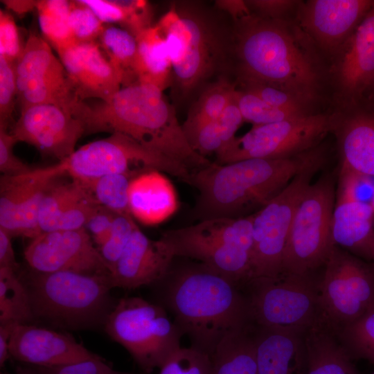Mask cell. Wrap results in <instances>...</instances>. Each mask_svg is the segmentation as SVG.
Returning a JSON list of instances; mask_svg holds the SVG:
<instances>
[{
    "instance_id": "30bf717a",
    "label": "cell",
    "mask_w": 374,
    "mask_h": 374,
    "mask_svg": "<svg viewBox=\"0 0 374 374\" xmlns=\"http://www.w3.org/2000/svg\"><path fill=\"white\" fill-rule=\"evenodd\" d=\"M247 285L251 319L258 326L308 329L322 321L319 281L310 274H282Z\"/></svg>"
},
{
    "instance_id": "d6986e66",
    "label": "cell",
    "mask_w": 374,
    "mask_h": 374,
    "mask_svg": "<svg viewBox=\"0 0 374 374\" xmlns=\"http://www.w3.org/2000/svg\"><path fill=\"white\" fill-rule=\"evenodd\" d=\"M334 57L331 73L337 96L354 106L374 79V4Z\"/></svg>"
},
{
    "instance_id": "f35d334b",
    "label": "cell",
    "mask_w": 374,
    "mask_h": 374,
    "mask_svg": "<svg viewBox=\"0 0 374 374\" xmlns=\"http://www.w3.org/2000/svg\"><path fill=\"white\" fill-rule=\"evenodd\" d=\"M237 104L243 117L253 125L269 124L306 115H300L274 107L253 93L244 90L235 91Z\"/></svg>"
},
{
    "instance_id": "9a60e30c",
    "label": "cell",
    "mask_w": 374,
    "mask_h": 374,
    "mask_svg": "<svg viewBox=\"0 0 374 374\" xmlns=\"http://www.w3.org/2000/svg\"><path fill=\"white\" fill-rule=\"evenodd\" d=\"M24 258L37 272L110 275L108 266L84 228L41 233L26 247Z\"/></svg>"
},
{
    "instance_id": "2e32d148",
    "label": "cell",
    "mask_w": 374,
    "mask_h": 374,
    "mask_svg": "<svg viewBox=\"0 0 374 374\" xmlns=\"http://www.w3.org/2000/svg\"><path fill=\"white\" fill-rule=\"evenodd\" d=\"M369 177L341 165L335 192L331 233L334 246L371 260L374 244V208L360 199Z\"/></svg>"
},
{
    "instance_id": "ffe728a7",
    "label": "cell",
    "mask_w": 374,
    "mask_h": 374,
    "mask_svg": "<svg viewBox=\"0 0 374 374\" xmlns=\"http://www.w3.org/2000/svg\"><path fill=\"white\" fill-rule=\"evenodd\" d=\"M175 258L164 239L152 240L136 226L110 274L112 288L133 290L157 284L166 276Z\"/></svg>"
},
{
    "instance_id": "277c9868",
    "label": "cell",
    "mask_w": 374,
    "mask_h": 374,
    "mask_svg": "<svg viewBox=\"0 0 374 374\" xmlns=\"http://www.w3.org/2000/svg\"><path fill=\"white\" fill-rule=\"evenodd\" d=\"M323 159V152L319 145L286 158L212 163L191 173V186L199 190L194 215L199 221L253 215L281 192L299 172Z\"/></svg>"
},
{
    "instance_id": "cb8c5ba5",
    "label": "cell",
    "mask_w": 374,
    "mask_h": 374,
    "mask_svg": "<svg viewBox=\"0 0 374 374\" xmlns=\"http://www.w3.org/2000/svg\"><path fill=\"white\" fill-rule=\"evenodd\" d=\"M184 23L183 40L172 62V72L181 91L190 92L211 70L215 43L204 21L190 14H181Z\"/></svg>"
},
{
    "instance_id": "4dcf8cb0",
    "label": "cell",
    "mask_w": 374,
    "mask_h": 374,
    "mask_svg": "<svg viewBox=\"0 0 374 374\" xmlns=\"http://www.w3.org/2000/svg\"><path fill=\"white\" fill-rule=\"evenodd\" d=\"M104 24H120L137 35L152 26V12L145 1L81 0Z\"/></svg>"
},
{
    "instance_id": "603a6c76",
    "label": "cell",
    "mask_w": 374,
    "mask_h": 374,
    "mask_svg": "<svg viewBox=\"0 0 374 374\" xmlns=\"http://www.w3.org/2000/svg\"><path fill=\"white\" fill-rule=\"evenodd\" d=\"M307 330L256 325L258 374H305Z\"/></svg>"
},
{
    "instance_id": "d4e9b609",
    "label": "cell",
    "mask_w": 374,
    "mask_h": 374,
    "mask_svg": "<svg viewBox=\"0 0 374 374\" xmlns=\"http://www.w3.org/2000/svg\"><path fill=\"white\" fill-rule=\"evenodd\" d=\"M331 132L337 139L341 165L374 177L373 114L364 111L334 114Z\"/></svg>"
},
{
    "instance_id": "484cf974",
    "label": "cell",
    "mask_w": 374,
    "mask_h": 374,
    "mask_svg": "<svg viewBox=\"0 0 374 374\" xmlns=\"http://www.w3.org/2000/svg\"><path fill=\"white\" fill-rule=\"evenodd\" d=\"M128 202L132 217L146 225L168 219L179 204L172 184L159 170L146 171L131 179Z\"/></svg>"
},
{
    "instance_id": "9f6ffc18",
    "label": "cell",
    "mask_w": 374,
    "mask_h": 374,
    "mask_svg": "<svg viewBox=\"0 0 374 374\" xmlns=\"http://www.w3.org/2000/svg\"><path fill=\"white\" fill-rule=\"evenodd\" d=\"M1 2L17 15H23L36 8L37 1L7 0Z\"/></svg>"
},
{
    "instance_id": "74e56055",
    "label": "cell",
    "mask_w": 374,
    "mask_h": 374,
    "mask_svg": "<svg viewBox=\"0 0 374 374\" xmlns=\"http://www.w3.org/2000/svg\"><path fill=\"white\" fill-rule=\"evenodd\" d=\"M236 89L226 80L208 87L199 97L186 121L217 120L233 97Z\"/></svg>"
},
{
    "instance_id": "11a10c76",
    "label": "cell",
    "mask_w": 374,
    "mask_h": 374,
    "mask_svg": "<svg viewBox=\"0 0 374 374\" xmlns=\"http://www.w3.org/2000/svg\"><path fill=\"white\" fill-rule=\"evenodd\" d=\"M17 323L8 322L0 324V365L3 366L9 358V345Z\"/></svg>"
},
{
    "instance_id": "52a82bcc",
    "label": "cell",
    "mask_w": 374,
    "mask_h": 374,
    "mask_svg": "<svg viewBox=\"0 0 374 374\" xmlns=\"http://www.w3.org/2000/svg\"><path fill=\"white\" fill-rule=\"evenodd\" d=\"M104 326L106 333L147 373L159 369L181 347L184 335L166 310L141 297L121 299Z\"/></svg>"
},
{
    "instance_id": "681fc988",
    "label": "cell",
    "mask_w": 374,
    "mask_h": 374,
    "mask_svg": "<svg viewBox=\"0 0 374 374\" xmlns=\"http://www.w3.org/2000/svg\"><path fill=\"white\" fill-rule=\"evenodd\" d=\"M118 214L98 205L87 221L84 229L91 236L96 247L107 238Z\"/></svg>"
},
{
    "instance_id": "7402d4cb",
    "label": "cell",
    "mask_w": 374,
    "mask_h": 374,
    "mask_svg": "<svg viewBox=\"0 0 374 374\" xmlns=\"http://www.w3.org/2000/svg\"><path fill=\"white\" fill-rule=\"evenodd\" d=\"M81 100H109L122 87V80L98 42L77 44L57 52Z\"/></svg>"
},
{
    "instance_id": "db71d44e",
    "label": "cell",
    "mask_w": 374,
    "mask_h": 374,
    "mask_svg": "<svg viewBox=\"0 0 374 374\" xmlns=\"http://www.w3.org/2000/svg\"><path fill=\"white\" fill-rule=\"evenodd\" d=\"M215 4L220 10L228 12L237 22L252 15L246 1L217 0L215 1Z\"/></svg>"
},
{
    "instance_id": "e0dca14e",
    "label": "cell",
    "mask_w": 374,
    "mask_h": 374,
    "mask_svg": "<svg viewBox=\"0 0 374 374\" xmlns=\"http://www.w3.org/2000/svg\"><path fill=\"white\" fill-rule=\"evenodd\" d=\"M10 133L17 142L32 145L61 161L75 150L85 131L81 121L70 112L54 105L39 104L21 109Z\"/></svg>"
},
{
    "instance_id": "f1b7e54d",
    "label": "cell",
    "mask_w": 374,
    "mask_h": 374,
    "mask_svg": "<svg viewBox=\"0 0 374 374\" xmlns=\"http://www.w3.org/2000/svg\"><path fill=\"white\" fill-rule=\"evenodd\" d=\"M135 37L138 44V80L163 91L170 83L172 66L159 28L157 25L152 26Z\"/></svg>"
},
{
    "instance_id": "d6a6232c",
    "label": "cell",
    "mask_w": 374,
    "mask_h": 374,
    "mask_svg": "<svg viewBox=\"0 0 374 374\" xmlns=\"http://www.w3.org/2000/svg\"><path fill=\"white\" fill-rule=\"evenodd\" d=\"M70 1H37L36 9L43 35L57 52L77 45L69 22Z\"/></svg>"
},
{
    "instance_id": "836d02e7",
    "label": "cell",
    "mask_w": 374,
    "mask_h": 374,
    "mask_svg": "<svg viewBox=\"0 0 374 374\" xmlns=\"http://www.w3.org/2000/svg\"><path fill=\"white\" fill-rule=\"evenodd\" d=\"M60 177L51 181L43 195L38 215L40 233L57 230L61 215L83 188L77 179L64 181Z\"/></svg>"
},
{
    "instance_id": "8d00e7d4",
    "label": "cell",
    "mask_w": 374,
    "mask_h": 374,
    "mask_svg": "<svg viewBox=\"0 0 374 374\" xmlns=\"http://www.w3.org/2000/svg\"><path fill=\"white\" fill-rule=\"evenodd\" d=\"M335 334L352 359L374 364V308Z\"/></svg>"
},
{
    "instance_id": "7dc6e473",
    "label": "cell",
    "mask_w": 374,
    "mask_h": 374,
    "mask_svg": "<svg viewBox=\"0 0 374 374\" xmlns=\"http://www.w3.org/2000/svg\"><path fill=\"white\" fill-rule=\"evenodd\" d=\"M17 143L8 128L0 127V171L1 175L17 176L34 170L18 158L13 152Z\"/></svg>"
},
{
    "instance_id": "6da1fadb",
    "label": "cell",
    "mask_w": 374,
    "mask_h": 374,
    "mask_svg": "<svg viewBox=\"0 0 374 374\" xmlns=\"http://www.w3.org/2000/svg\"><path fill=\"white\" fill-rule=\"evenodd\" d=\"M156 285L161 305L172 315L190 346L210 357L227 333L252 322L240 286L200 262L177 268L172 263Z\"/></svg>"
},
{
    "instance_id": "4316f807",
    "label": "cell",
    "mask_w": 374,
    "mask_h": 374,
    "mask_svg": "<svg viewBox=\"0 0 374 374\" xmlns=\"http://www.w3.org/2000/svg\"><path fill=\"white\" fill-rule=\"evenodd\" d=\"M305 374H359L335 332L322 321L305 332Z\"/></svg>"
},
{
    "instance_id": "6125c7cd",
    "label": "cell",
    "mask_w": 374,
    "mask_h": 374,
    "mask_svg": "<svg viewBox=\"0 0 374 374\" xmlns=\"http://www.w3.org/2000/svg\"><path fill=\"white\" fill-rule=\"evenodd\" d=\"M371 112H372V113L373 114V115H374V107H373V110H372Z\"/></svg>"
},
{
    "instance_id": "8992f818",
    "label": "cell",
    "mask_w": 374,
    "mask_h": 374,
    "mask_svg": "<svg viewBox=\"0 0 374 374\" xmlns=\"http://www.w3.org/2000/svg\"><path fill=\"white\" fill-rule=\"evenodd\" d=\"M252 220L253 215L206 219L161 237L176 258L196 260L241 286L251 280Z\"/></svg>"
},
{
    "instance_id": "816d5d0a",
    "label": "cell",
    "mask_w": 374,
    "mask_h": 374,
    "mask_svg": "<svg viewBox=\"0 0 374 374\" xmlns=\"http://www.w3.org/2000/svg\"><path fill=\"white\" fill-rule=\"evenodd\" d=\"M48 374H130L113 369L97 356L61 366L46 368Z\"/></svg>"
},
{
    "instance_id": "7bdbcfd3",
    "label": "cell",
    "mask_w": 374,
    "mask_h": 374,
    "mask_svg": "<svg viewBox=\"0 0 374 374\" xmlns=\"http://www.w3.org/2000/svg\"><path fill=\"white\" fill-rule=\"evenodd\" d=\"M244 91L255 94L267 103L300 115L313 114L312 104L281 89L254 81H242Z\"/></svg>"
},
{
    "instance_id": "680465c9",
    "label": "cell",
    "mask_w": 374,
    "mask_h": 374,
    "mask_svg": "<svg viewBox=\"0 0 374 374\" xmlns=\"http://www.w3.org/2000/svg\"><path fill=\"white\" fill-rule=\"evenodd\" d=\"M371 260L373 261V265H374V244L372 247Z\"/></svg>"
},
{
    "instance_id": "d590c367",
    "label": "cell",
    "mask_w": 374,
    "mask_h": 374,
    "mask_svg": "<svg viewBox=\"0 0 374 374\" xmlns=\"http://www.w3.org/2000/svg\"><path fill=\"white\" fill-rule=\"evenodd\" d=\"M132 178L126 174H112L87 181H80L96 202L120 215H131L128 190Z\"/></svg>"
},
{
    "instance_id": "ee69618b",
    "label": "cell",
    "mask_w": 374,
    "mask_h": 374,
    "mask_svg": "<svg viewBox=\"0 0 374 374\" xmlns=\"http://www.w3.org/2000/svg\"><path fill=\"white\" fill-rule=\"evenodd\" d=\"M158 374H212V362L206 353L181 347L159 368Z\"/></svg>"
},
{
    "instance_id": "ab89813d",
    "label": "cell",
    "mask_w": 374,
    "mask_h": 374,
    "mask_svg": "<svg viewBox=\"0 0 374 374\" xmlns=\"http://www.w3.org/2000/svg\"><path fill=\"white\" fill-rule=\"evenodd\" d=\"M186 138L190 147L198 154H217L225 143L218 120L185 121L182 125Z\"/></svg>"
},
{
    "instance_id": "91938a15",
    "label": "cell",
    "mask_w": 374,
    "mask_h": 374,
    "mask_svg": "<svg viewBox=\"0 0 374 374\" xmlns=\"http://www.w3.org/2000/svg\"><path fill=\"white\" fill-rule=\"evenodd\" d=\"M369 91H373V95H374V79H373V82H372V84L371 85Z\"/></svg>"
},
{
    "instance_id": "60d3db41",
    "label": "cell",
    "mask_w": 374,
    "mask_h": 374,
    "mask_svg": "<svg viewBox=\"0 0 374 374\" xmlns=\"http://www.w3.org/2000/svg\"><path fill=\"white\" fill-rule=\"evenodd\" d=\"M138 226L131 215L118 214L105 241L97 247L110 274L124 251L134 229Z\"/></svg>"
},
{
    "instance_id": "83f0119b",
    "label": "cell",
    "mask_w": 374,
    "mask_h": 374,
    "mask_svg": "<svg viewBox=\"0 0 374 374\" xmlns=\"http://www.w3.org/2000/svg\"><path fill=\"white\" fill-rule=\"evenodd\" d=\"M255 330L251 322L223 337L211 357L212 374H258Z\"/></svg>"
},
{
    "instance_id": "4fadbf2b",
    "label": "cell",
    "mask_w": 374,
    "mask_h": 374,
    "mask_svg": "<svg viewBox=\"0 0 374 374\" xmlns=\"http://www.w3.org/2000/svg\"><path fill=\"white\" fill-rule=\"evenodd\" d=\"M334 114L313 113L276 123L253 125L216 154L217 163L249 159L290 157L319 145L332 127Z\"/></svg>"
},
{
    "instance_id": "5b68a950",
    "label": "cell",
    "mask_w": 374,
    "mask_h": 374,
    "mask_svg": "<svg viewBox=\"0 0 374 374\" xmlns=\"http://www.w3.org/2000/svg\"><path fill=\"white\" fill-rule=\"evenodd\" d=\"M34 317L69 328L103 324L113 309L110 275L34 271L28 282Z\"/></svg>"
},
{
    "instance_id": "8fae6325",
    "label": "cell",
    "mask_w": 374,
    "mask_h": 374,
    "mask_svg": "<svg viewBox=\"0 0 374 374\" xmlns=\"http://www.w3.org/2000/svg\"><path fill=\"white\" fill-rule=\"evenodd\" d=\"M319 294L322 322L335 332L374 308V265L334 246Z\"/></svg>"
},
{
    "instance_id": "7c38bea8",
    "label": "cell",
    "mask_w": 374,
    "mask_h": 374,
    "mask_svg": "<svg viewBox=\"0 0 374 374\" xmlns=\"http://www.w3.org/2000/svg\"><path fill=\"white\" fill-rule=\"evenodd\" d=\"M323 160L299 172L281 192L253 214L251 280L282 274L285 249L296 211Z\"/></svg>"
},
{
    "instance_id": "e575fe53",
    "label": "cell",
    "mask_w": 374,
    "mask_h": 374,
    "mask_svg": "<svg viewBox=\"0 0 374 374\" xmlns=\"http://www.w3.org/2000/svg\"><path fill=\"white\" fill-rule=\"evenodd\" d=\"M0 181V228L12 237L20 234V208L29 186L27 174L1 175Z\"/></svg>"
},
{
    "instance_id": "6f0895ef",
    "label": "cell",
    "mask_w": 374,
    "mask_h": 374,
    "mask_svg": "<svg viewBox=\"0 0 374 374\" xmlns=\"http://www.w3.org/2000/svg\"><path fill=\"white\" fill-rule=\"evenodd\" d=\"M1 374H48L45 371H44L42 373H34L32 371H19L16 373H1Z\"/></svg>"
},
{
    "instance_id": "1f68e13d",
    "label": "cell",
    "mask_w": 374,
    "mask_h": 374,
    "mask_svg": "<svg viewBox=\"0 0 374 374\" xmlns=\"http://www.w3.org/2000/svg\"><path fill=\"white\" fill-rule=\"evenodd\" d=\"M28 290L14 270L0 267V324L34 319Z\"/></svg>"
},
{
    "instance_id": "ba28073f",
    "label": "cell",
    "mask_w": 374,
    "mask_h": 374,
    "mask_svg": "<svg viewBox=\"0 0 374 374\" xmlns=\"http://www.w3.org/2000/svg\"><path fill=\"white\" fill-rule=\"evenodd\" d=\"M48 168L55 177L67 175L79 181L112 174L134 178L146 171L159 170L191 185V172L186 167L120 133L87 143Z\"/></svg>"
},
{
    "instance_id": "44dd1931",
    "label": "cell",
    "mask_w": 374,
    "mask_h": 374,
    "mask_svg": "<svg viewBox=\"0 0 374 374\" xmlns=\"http://www.w3.org/2000/svg\"><path fill=\"white\" fill-rule=\"evenodd\" d=\"M10 357L46 368L79 362L98 355L73 338L49 329L17 323L9 345Z\"/></svg>"
},
{
    "instance_id": "9c48e42d",
    "label": "cell",
    "mask_w": 374,
    "mask_h": 374,
    "mask_svg": "<svg viewBox=\"0 0 374 374\" xmlns=\"http://www.w3.org/2000/svg\"><path fill=\"white\" fill-rule=\"evenodd\" d=\"M335 202L330 175L321 176L308 187L291 225L282 274L310 275L325 265L334 247L331 224Z\"/></svg>"
},
{
    "instance_id": "94428289",
    "label": "cell",
    "mask_w": 374,
    "mask_h": 374,
    "mask_svg": "<svg viewBox=\"0 0 374 374\" xmlns=\"http://www.w3.org/2000/svg\"><path fill=\"white\" fill-rule=\"evenodd\" d=\"M371 204V205L373 206V207L374 208V194L373 195Z\"/></svg>"
},
{
    "instance_id": "c3c4849f",
    "label": "cell",
    "mask_w": 374,
    "mask_h": 374,
    "mask_svg": "<svg viewBox=\"0 0 374 374\" xmlns=\"http://www.w3.org/2000/svg\"><path fill=\"white\" fill-rule=\"evenodd\" d=\"M23 48L18 28L10 15L0 10V55L17 61Z\"/></svg>"
},
{
    "instance_id": "f5cc1de1",
    "label": "cell",
    "mask_w": 374,
    "mask_h": 374,
    "mask_svg": "<svg viewBox=\"0 0 374 374\" xmlns=\"http://www.w3.org/2000/svg\"><path fill=\"white\" fill-rule=\"evenodd\" d=\"M12 237L8 231L0 228V267L9 268L17 271L19 265L12 248Z\"/></svg>"
},
{
    "instance_id": "5bb4252c",
    "label": "cell",
    "mask_w": 374,
    "mask_h": 374,
    "mask_svg": "<svg viewBox=\"0 0 374 374\" xmlns=\"http://www.w3.org/2000/svg\"><path fill=\"white\" fill-rule=\"evenodd\" d=\"M20 110L51 104L73 115L81 100L62 62L38 34L28 36L16 66Z\"/></svg>"
},
{
    "instance_id": "f907efd6",
    "label": "cell",
    "mask_w": 374,
    "mask_h": 374,
    "mask_svg": "<svg viewBox=\"0 0 374 374\" xmlns=\"http://www.w3.org/2000/svg\"><path fill=\"white\" fill-rule=\"evenodd\" d=\"M254 15L269 19H285L301 1L294 0H249L246 1Z\"/></svg>"
},
{
    "instance_id": "ac0fdd59",
    "label": "cell",
    "mask_w": 374,
    "mask_h": 374,
    "mask_svg": "<svg viewBox=\"0 0 374 374\" xmlns=\"http://www.w3.org/2000/svg\"><path fill=\"white\" fill-rule=\"evenodd\" d=\"M373 4L371 0L301 1L297 24L315 45L335 56Z\"/></svg>"
},
{
    "instance_id": "b9f144b4",
    "label": "cell",
    "mask_w": 374,
    "mask_h": 374,
    "mask_svg": "<svg viewBox=\"0 0 374 374\" xmlns=\"http://www.w3.org/2000/svg\"><path fill=\"white\" fill-rule=\"evenodd\" d=\"M69 22L78 44L98 42L106 24L82 1H70Z\"/></svg>"
},
{
    "instance_id": "3957f363",
    "label": "cell",
    "mask_w": 374,
    "mask_h": 374,
    "mask_svg": "<svg viewBox=\"0 0 374 374\" xmlns=\"http://www.w3.org/2000/svg\"><path fill=\"white\" fill-rule=\"evenodd\" d=\"M77 117L85 134L109 132L127 136L176 161L191 172L212 163L189 145L174 107L157 87L136 82L122 87L109 100L82 103Z\"/></svg>"
},
{
    "instance_id": "bcb514c9",
    "label": "cell",
    "mask_w": 374,
    "mask_h": 374,
    "mask_svg": "<svg viewBox=\"0 0 374 374\" xmlns=\"http://www.w3.org/2000/svg\"><path fill=\"white\" fill-rule=\"evenodd\" d=\"M82 185V191L61 215L57 230H78L84 228L87 221L99 205L83 184Z\"/></svg>"
},
{
    "instance_id": "be15d7a7",
    "label": "cell",
    "mask_w": 374,
    "mask_h": 374,
    "mask_svg": "<svg viewBox=\"0 0 374 374\" xmlns=\"http://www.w3.org/2000/svg\"><path fill=\"white\" fill-rule=\"evenodd\" d=\"M371 374H374V372H373V373H371Z\"/></svg>"
},
{
    "instance_id": "f546056e",
    "label": "cell",
    "mask_w": 374,
    "mask_h": 374,
    "mask_svg": "<svg viewBox=\"0 0 374 374\" xmlns=\"http://www.w3.org/2000/svg\"><path fill=\"white\" fill-rule=\"evenodd\" d=\"M98 44L122 80V87L138 82V44L136 37L125 28L105 24Z\"/></svg>"
},
{
    "instance_id": "f6af8a7d",
    "label": "cell",
    "mask_w": 374,
    "mask_h": 374,
    "mask_svg": "<svg viewBox=\"0 0 374 374\" xmlns=\"http://www.w3.org/2000/svg\"><path fill=\"white\" fill-rule=\"evenodd\" d=\"M17 61L0 55V127L8 128L17 98Z\"/></svg>"
},
{
    "instance_id": "7a4b0ae2",
    "label": "cell",
    "mask_w": 374,
    "mask_h": 374,
    "mask_svg": "<svg viewBox=\"0 0 374 374\" xmlns=\"http://www.w3.org/2000/svg\"><path fill=\"white\" fill-rule=\"evenodd\" d=\"M238 23L236 53L242 81H254L288 91L312 104L323 80L315 44L287 19L253 13Z\"/></svg>"
}]
</instances>
